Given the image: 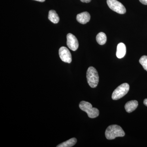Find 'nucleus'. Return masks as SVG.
Masks as SVG:
<instances>
[{
  "label": "nucleus",
  "instance_id": "1",
  "mask_svg": "<svg viewBox=\"0 0 147 147\" xmlns=\"http://www.w3.org/2000/svg\"><path fill=\"white\" fill-rule=\"evenodd\" d=\"M125 135L123 129L117 125H110L105 130V137L108 140H113L117 137H123Z\"/></svg>",
  "mask_w": 147,
  "mask_h": 147
},
{
  "label": "nucleus",
  "instance_id": "2",
  "mask_svg": "<svg viewBox=\"0 0 147 147\" xmlns=\"http://www.w3.org/2000/svg\"><path fill=\"white\" fill-rule=\"evenodd\" d=\"M87 81L90 87L95 88L97 87L99 82V76L96 69L93 67H90L87 71Z\"/></svg>",
  "mask_w": 147,
  "mask_h": 147
},
{
  "label": "nucleus",
  "instance_id": "3",
  "mask_svg": "<svg viewBox=\"0 0 147 147\" xmlns=\"http://www.w3.org/2000/svg\"><path fill=\"white\" fill-rule=\"evenodd\" d=\"M79 107L81 110L87 113L90 118H95L99 115V110L97 108H92V104L90 102L85 101H81L79 103Z\"/></svg>",
  "mask_w": 147,
  "mask_h": 147
},
{
  "label": "nucleus",
  "instance_id": "4",
  "mask_svg": "<svg viewBox=\"0 0 147 147\" xmlns=\"http://www.w3.org/2000/svg\"><path fill=\"white\" fill-rule=\"evenodd\" d=\"M129 90V85L127 83H124L118 87L113 92L112 99L117 100L120 99L127 93Z\"/></svg>",
  "mask_w": 147,
  "mask_h": 147
},
{
  "label": "nucleus",
  "instance_id": "5",
  "mask_svg": "<svg viewBox=\"0 0 147 147\" xmlns=\"http://www.w3.org/2000/svg\"><path fill=\"white\" fill-rule=\"evenodd\" d=\"M107 4L112 10L119 14H124L126 10L124 6L117 0H107Z\"/></svg>",
  "mask_w": 147,
  "mask_h": 147
},
{
  "label": "nucleus",
  "instance_id": "6",
  "mask_svg": "<svg viewBox=\"0 0 147 147\" xmlns=\"http://www.w3.org/2000/svg\"><path fill=\"white\" fill-rule=\"evenodd\" d=\"M59 53L60 58L63 61L66 63H71L72 61L71 54L67 47H61L59 50Z\"/></svg>",
  "mask_w": 147,
  "mask_h": 147
},
{
  "label": "nucleus",
  "instance_id": "7",
  "mask_svg": "<svg viewBox=\"0 0 147 147\" xmlns=\"http://www.w3.org/2000/svg\"><path fill=\"white\" fill-rule=\"evenodd\" d=\"M67 45L70 50L74 51H76L79 47L78 40L72 34L69 33L67 35Z\"/></svg>",
  "mask_w": 147,
  "mask_h": 147
},
{
  "label": "nucleus",
  "instance_id": "8",
  "mask_svg": "<svg viewBox=\"0 0 147 147\" xmlns=\"http://www.w3.org/2000/svg\"><path fill=\"white\" fill-rule=\"evenodd\" d=\"M90 15L88 12L85 11L79 13L76 16V20L82 24H86L90 21Z\"/></svg>",
  "mask_w": 147,
  "mask_h": 147
},
{
  "label": "nucleus",
  "instance_id": "9",
  "mask_svg": "<svg viewBox=\"0 0 147 147\" xmlns=\"http://www.w3.org/2000/svg\"><path fill=\"white\" fill-rule=\"evenodd\" d=\"M126 53V47L123 42L119 43L117 47L116 56L119 59H121L125 56Z\"/></svg>",
  "mask_w": 147,
  "mask_h": 147
},
{
  "label": "nucleus",
  "instance_id": "10",
  "mask_svg": "<svg viewBox=\"0 0 147 147\" xmlns=\"http://www.w3.org/2000/svg\"><path fill=\"white\" fill-rule=\"evenodd\" d=\"M138 106V102L137 100H130L125 104V108L127 113H131L136 110Z\"/></svg>",
  "mask_w": 147,
  "mask_h": 147
},
{
  "label": "nucleus",
  "instance_id": "11",
  "mask_svg": "<svg viewBox=\"0 0 147 147\" xmlns=\"http://www.w3.org/2000/svg\"><path fill=\"white\" fill-rule=\"evenodd\" d=\"M48 19L55 24L59 23L60 20L59 17L58 16L57 13L54 10H51L49 11Z\"/></svg>",
  "mask_w": 147,
  "mask_h": 147
},
{
  "label": "nucleus",
  "instance_id": "12",
  "mask_svg": "<svg viewBox=\"0 0 147 147\" xmlns=\"http://www.w3.org/2000/svg\"><path fill=\"white\" fill-rule=\"evenodd\" d=\"M77 139L75 138H72L69 139L66 142H63L57 146V147H71L76 144Z\"/></svg>",
  "mask_w": 147,
  "mask_h": 147
},
{
  "label": "nucleus",
  "instance_id": "13",
  "mask_svg": "<svg viewBox=\"0 0 147 147\" xmlns=\"http://www.w3.org/2000/svg\"><path fill=\"white\" fill-rule=\"evenodd\" d=\"M96 41L99 45H104L107 41V36L104 33L100 32L96 36Z\"/></svg>",
  "mask_w": 147,
  "mask_h": 147
},
{
  "label": "nucleus",
  "instance_id": "14",
  "mask_svg": "<svg viewBox=\"0 0 147 147\" xmlns=\"http://www.w3.org/2000/svg\"><path fill=\"white\" fill-rule=\"evenodd\" d=\"M139 62L144 69L147 71V56L144 55L142 56L139 59Z\"/></svg>",
  "mask_w": 147,
  "mask_h": 147
},
{
  "label": "nucleus",
  "instance_id": "15",
  "mask_svg": "<svg viewBox=\"0 0 147 147\" xmlns=\"http://www.w3.org/2000/svg\"><path fill=\"white\" fill-rule=\"evenodd\" d=\"M139 1L143 4L147 5V0H139Z\"/></svg>",
  "mask_w": 147,
  "mask_h": 147
},
{
  "label": "nucleus",
  "instance_id": "16",
  "mask_svg": "<svg viewBox=\"0 0 147 147\" xmlns=\"http://www.w3.org/2000/svg\"><path fill=\"white\" fill-rule=\"evenodd\" d=\"M80 1L83 3H89L90 2L91 0H80Z\"/></svg>",
  "mask_w": 147,
  "mask_h": 147
},
{
  "label": "nucleus",
  "instance_id": "17",
  "mask_svg": "<svg viewBox=\"0 0 147 147\" xmlns=\"http://www.w3.org/2000/svg\"><path fill=\"white\" fill-rule=\"evenodd\" d=\"M144 103L146 106H147V98H146L144 100Z\"/></svg>",
  "mask_w": 147,
  "mask_h": 147
},
{
  "label": "nucleus",
  "instance_id": "18",
  "mask_svg": "<svg viewBox=\"0 0 147 147\" xmlns=\"http://www.w3.org/2000/svg\"><path fill=\"white\" fill-rule=\"evenodd\" d=\"M34 1H37L40 2H43L45 1V0H34Z\"/></svg>",
  "mask_w": 147,
  "mask_h": 147
}]
</instances>
